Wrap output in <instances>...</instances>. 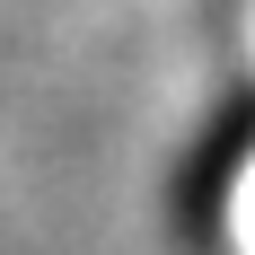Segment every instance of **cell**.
Returning <instances> with one entry per match:
<instances>
[{
    "label": "cell",
    "mask_w": 255,
    "mask_h": 255,
    "mask_svg": "<svg viewBox=\"0 0 255 255\" xmlns=\"http://www.w3.org/2000/svg\"><path fill=\"white\" fill-rule=\"evenodd\" d=\"M229 229H238V247L255 255V158H247V176H238V211H229Z\"/></svg>",
    "instance_id": "1"
}]
</instances>
